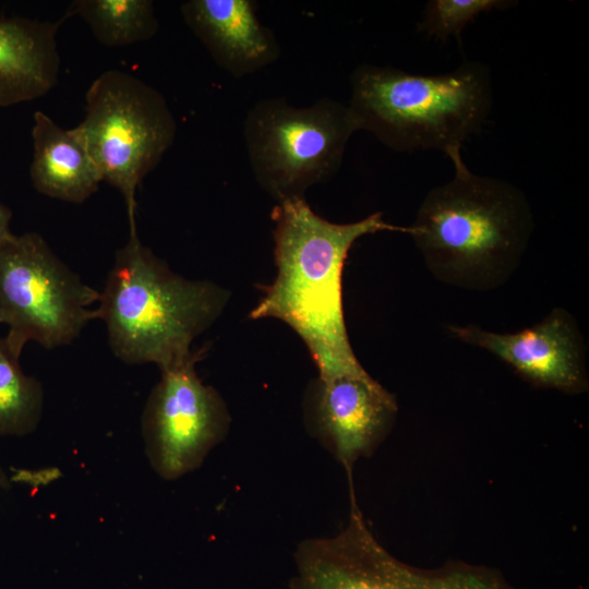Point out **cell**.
<instances>
[{
    "label": "cell",
    "instance_id": "7c38bea8",
    "mask_svg": "<svg viewBox=\"0 0 589 589\" xmlns=\"http://www.w3.org/2000/svg\"><path fill=\"white\" fill-rule=\"evenodd\" d=\"M181 15L214 61L233 77H243L274 63L280 46L256 16L251 0H188Z\"/></svg>",
    "mask_w": 589,
    "mask_h": 589
},
{
    "label": "cell",
    "instance_id": "7a4b0ae2",
    "mask_svg": "<svg viewBox=\"0 0 589 589\" xmlns=\"http://www.w3.org/2000/svg\"><path fill=\"white\" fill-rule=\"evenodd\" d=\"M460 152H446L454 176L428 192L408 235L436 280L490 291L518 269L533 233V214L521 190L473 173Z\"/></svg>",
    "mask_w": 589,
    "mask_h": 589
},
{
    "label": "cell",
    "instance_id": "6da1fadb",
    "mask_svg": "<svg viewBox=\"0 0 589 589\" xmlns=\"http://www.w3.org/2000/svg\"><path fill=\"white\" fill-rule=\"evenodd\" d=\"M272 219L277 274L271 285L260 286L263 294L249 317L287 324L304 342L322 382L368 375L345 324L344 265L359 238L378 231L409 233V227L390 225L381 213L333 223L314 213L305 199L277 203Z\"/></svg>",
    "mask_w": 589,
    "mask_h": 589
},
{
    "label": "cell",
    "instance_id": "5b68a950",
    "mask_svg": "<svg viewBox=\"0 0 589 589\" xmlns=\"http://www.w3.org/2000/svg\"><path fill=\"white\" fill-rule=\"evenodd\" d=\"M101 180L124 199L136 231V191L173 144L177 123L165 97L137 76L107 70L88 86L75 127Z\"/></svg>",
    "mask_w": 589,
    "mask_h": 589
},
{
    "label": "cell",
    "instance_id": "52a82bcc",
    "mask_svg": "<svg viewBox=\"0 0 589 589\" xmlns=\"http://www.w3.org/2000/svg\"><path fill=\"white\" fill-rule=\"evenodd\" d=\"M100 292L84 284L36 232L0 244V311L8 345L22 353L33 340L47 349L71 344L98 318Z\"/></svg>",
    "mask_w": 589,
    "mask_h": 589
},
{
    "label": "cell",
    "instance_id": "8fae6325",
    "mask_svg": "<svg viewBox=\"0 0 589 589\" xmlns=\"http://www.w3.org/2000/svg\"><path fill=\"white\" fill-rule=\"evenodd\" d=\"M398 413L395 396L370 374L329 382L313 380L306 390L305 418L312 433L344 467L350 493L352 470L390 433Z\"/></svg>",
    "mask_w": 589,
    "mask_h": 589
},
{
    "label": "cell",
    "instance_id": "5bb4252c",
    "mask_svg": "<svg viewBox=\"0 0 589 589\" xmlns=\"http://www.w3.org/2000/svg\"><path fill=\"white\" fill-rule=\"evenodd\" d=\"M33 118V187L52 199L83 203L103 180L75 127L63 129L43 111Z\"/></svg>",
    "mask_w": 589,
    "mask_h": 589
},
{
    "label": "cell",
    "instance_id": "277c9868",
    "mask_svg": "<svg viewBox=\"0 0 589 589\" xmlns=\"http://www.w3.org/2000/svg\"><path fill=\"white\" fill-rule=\"evenodd\" d=\"M359 130L397 152L461 147L480 132L492 105L488 65L469 61L435 75L361 64L350 76Z\"/></svg>",
    "mask_w": 589,
    "mask_h": 589
},
{
    "label": "cell",
    "instance_id": "ba28073f",
    "mask_svg": "<svg viewBox=\"0 0 589 589\" xmlns=\"http://www.w3.org/2000/svg\"><path fill=\"white\" fill-rule=\"evenodd\" d=\"M293 589H516L496 568L448 561L419 568L390 554L366 525L357 500L340 532L303 541Z\"/></svg>",
    "mask_w": 589,
    "mask_h": 589
},
{
    "label": "cell",
    "instance_id": "2e32d148",
    "mask_svg": "<svg viewBox=\"0 0 589 589\" xmlns=\"http://www.w3.org/2000/svg\"><path fill=\"white\" fill-rule=\"evenodd\" d=\"M20 356L0 338V435L29 433L41 416V385L23 372Z\"/></svg>",
    "mask_w": 589,
    "mask_h": 589
},
{
    "label": "cell",
    "instance_id": "ffe728a7",
    "mask_svg": "<svg viewBox=\"0 0 589 589\" xmlns=\"http://www.w3.org/2000/svg\"><path fill=\"white\" fill-rule=\"evenodd\" d=\"M0 323H3L1 311H0Z\"/></svg>",
    "mask_w": 589,
    "mask_h": 589
},
{
    "label": "cell",
    "instance_id": "d6986e66",
    "mask_svg": "<svg viewBox=\"0 0 589 589\" xmlns=\"http://www.w3.org/2000/svg\"><path fill=\"white\" fill-rule=\"evenodd\" d=\"M5 481L4 476L0 472V484H3Z\"/></svg>",
    "mask_w": 589,
    "mask_h": 589
},
{
    "label": "cell",
    "instance_id": "30bf717a",
    "mask_svg": "<svg viewBox=\"0 0 589 589\" xmlns=\"http://www.w3.org/2000/svg\"><path fill=\"white\" fill-rule=\"evenodd\" d=\"M447 330L492 353L534 387L568 395L589 389L584 336L572 313L561 306L515 333L490 332L473 324L449 325Z\"/></svg>",
    "mask_w": 589,
    "mask_h": 589
},
{
    "label": "cell",
    "instance_id": "9c48e42d",
    "mask_svg": "<svg viewBox=\"0 0 589 589\" xmlns=\"http://www.w3.org/2000/svg\"><path fill=\"white\" fill-rule=\"evenodd\" d=\"M207 350L205 345L181 364L161 371L145 405L146 453L163 479L175 480L199 468L228 433L231 418L225 400L195 370Z\"/></svg>",
    "mask_w": 589,
    "mask_h": 589
},
{
    "label": "cell",
    "instance_id": "e0dca14e",
    "mask_svg": "<svg viewBox=\"0 0 589 589\" xmlns=\"http://www.w3.org/2000/svg\"><path fill=\"white\" fill-rule=\"evenodd\" d=\"M516 2L509 0H430L426 2L418 32L446 41L460 35L467 24L480 14L492 10H505Z\"/></svg>",
    "mask_w": 589,
    "mask_h": 589
},
{
    "label": "cell",
    "instance_id": "8992f818",
    "mask_svg": "<svg viewBox=\"0 0 589 589\" xmlns=\"http://www.w3.org/2000/svg\"><path fill=\"white\" fill-rule=\"evenodd\" d=\"M356 131L348 105L330 98L306 107L265 98L253 105L243 123L254 178L277 203L304 199L309 188L329 181Z\"/></svg>",
    "mask_w": 589,
    "mask_h": 589
},
{
    "label": "cell",
    "instance_id": "9a60e30c",
    "mask_svg": "<svg viewBox=\"0 0 589 589\" xmlns=\"http://www.w3.org/2000/svg\"><path fill=\"white\" fill-rule=\"evenodd\" d=\"M67 15H76L103 46L120 48L152 39L159 23L151 0H75Z\"/></svg>",
    "mask_w": 589,
    "mask_h": 589
},
{
    "label": "cell",
    "instance_id": "ac0fdd59",
    "mask_svg": "<svg viewBox=\"0 0 589 589\" xmlns=\"http://www.w3.org/2000/svg\"><path fill=\"white\" fill-rule=\"evenodd\" d=\"M11 218L12 212L0 202V244L13 235L10 230Z\"/></svg>",
    "mask_w": 589,
    "mask_h": 589
},
{
    "label": "cell",
    "instance_id": "4fadbf2b",
    "mask_svg": "<svg viewBox=\"0 0 589 589\" xmlns=\"http://www.w3.org/2000/svg\"><path fill=\"white\" fill-rule=\"evenodd\" d=\"M69 16L40 21L0 17V108L47 95L58 83L57 35Z\"/></svg>",
    "mask_w": 589,
    "mask_h": 589
},
{
    "label": "cell",
    "instance_id": "3957f363",
    "mask_svg": "<svg viewBox=\"0 0 589 589\" xmlns=\"http://www.w3.org/2000/svg\"><path fill=\"white\" fill-rule=\"evenodd\" d=\"M230 296L213 281L172 272L135 231L116 252L97 314L118 359L154 363L161 372L191 356L193 340L218 320Z\"/></svg>",
    "mask_w": 589,
    "mask_h": 589
}]
</instances>
